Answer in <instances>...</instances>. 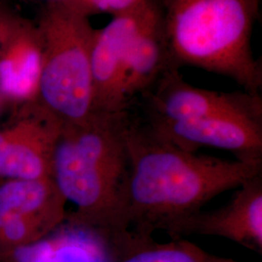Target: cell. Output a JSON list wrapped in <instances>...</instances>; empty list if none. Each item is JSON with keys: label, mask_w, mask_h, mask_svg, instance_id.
Segmentation results:
<instances>
[{"label": "cell", "mask_w": 262, "mask_h": 262, "mask_svg": "<svg viewBox=\"0 0 262 262\" xmlns=\"http://www.w3.org/2000/svg\"><path fill=\"white\" fill-rule=\"evenodd\" d=\"M175 68L170 55L161 11L157 0L141 7L126 58L124 94L132 107L169 69ZM178 69V68H177Z\"/></svg>", "instance_id": "obj_11"}, {"label": "cell", "mask_w": 262, "mask_h": 262, "mask_svg": "<svg viewBox=\"0 0 262 262\" xmlns=\"http://www.w3.org/2000/svg\"><path fill=\"white\" fill-rule=\"evenodd\" d=\"M42 56L37 24L0 4V94L12 100H33Z\"/></svg>", "instance_id": "obj_7"}, {"label": "cell", "mask_w": 262, "mask_h": 262, "mask_svg": "<svg viewBox=\"0 0 262 262\" xmlns=\"http://www.w3.org/2000/svg\"><path fill=\"white\" fill-rule=\"evenodd\" d=\"M147 0H90L88 13L91 17L96 14H110L113 17L131 13L137 9Z\"/></svg>", "instance_id": "obj_14"}, {"label": "cell", "mask_w": 262, "mask_h": 262, "mask_svg": "<svg viewBox=\"0 0 262 262\" xmlns=\"http://www.w3.org/2000/svg\"><path fill=\"white\" fill-rule=\"evenodd\" d=\"M19 262H86L79 249H63L54 253L47 243H36L21 247L16 253Z\"/></svg>", "instance_id": "obj_13"}, {"label": "cell", "mask_w": 262, "mask_h": 262, "mask_svg": "<svg viewBox=\"0 0 262 262\" xmlns=\"http://www.w3.org/2000/svg\"><path fill=\"white\" fill-rule=\"evenodd\" d=\"M36 114L29 131L31 114L15 129L0 131V177L10 180L51 178V161L62 126L46 113L28 104Z\"/></svg>", "instance_id": "obj_10"}, {"label": "cell", "mask_w": 262, "mask_h": 262, "mask_svg": "<svg viewBox=\"0 0 262 262\" xmlns=\"http://www.w3.org/2000/svg\"><path fill=\"white\" fill-rule=\"evenodd\" d=\"M131 108L94 113L85 122L63 126L52 155L51 179L73 220L106 242L125 232L122 226L129 159L126 132Z\"/></svg>", "instance_id": "obj_2"}, {"label": "cell", "mask_w": 262, "mask_h": 262, "mask_svg": "<svg viewBox=\"0 0 262 262\" xmlns=\"http://www.w3.org/2000/svg\"><path fill=\"white\" fill-rule=\"evenodd\" d=\"M141 99L146 118L162 121L197 120L224 114L262 115L260 94L222 93L187 83L180 69L166 71Z\"/></svg>", "instance_id": "obj_6"}, {"label": "cell", "mask_w": 262, "mask_h": 262, "mask_svg": "<svg viewBox=\"0 0 262 262\" xmlns=\"http://www.w3.org/2000/svg\"><path fill=\"white\" fill-rule=\"evenodd\" d=\"M239 187L225 205L188 216L175 225L168 234L172 238L191 234L217 236L261 253V174Z\"/></svg>", "instance_id": "obj_8"}, {"label": "cell", "mask_w": 262, "mask_h": 262, "mask_svg": "<svg viewBox=\"0 0 262 262\" xmlns=\"http://www.w3.org/2000/svg\"><path fill=\"white\" fill-rule=\"evenodd\" d=\"M141 7L115 16L107 26L96 29L92 50L94 114L131 108L124 94L126 58Z\"/></svg>", "instance_id": "obj_9"}, {"label": "cell", "mask_w": 262, "mask_h": 262, "mask_svg": "<svg viewBox=\"0 0 262 262\" xmlns=\"http://www.w3.org/2000/svg\"><path fill=\"white\" fill-rule=\"evenodd\" d=\"M149 130L182 150L196 152L212 147L232 152L236 159L262 162V115L224 114L187 121L142 118Z\"/></svg>", "instance_id": "obj_5"}, {"label": "cell", "mask_w": 262, "mask_h": 262, "mask_svg": "<svg viewBox=\"0 0 262 262\" xmlns=\"http://www.w3.org/2000/svg\"><path fill=\"white\" fill-rule=\"evenodd\" d=\"M175 68L193 66L260 94L261 62L252 48L260 0H157Z\"/></svg>", "instance_id": "obj_3"}, {"label": "cell", "mask_w": 262, "mask_h": 262, "mask_svg": "<svg viewBox=\"0 0 262 262\" xmlns=\"http://www.w3.org/2000/svg\"><path fill=\"white\" fill-rule=\"evenodd\" d=\"M64 1L66 4H68L69 6L73 7L74 9L78 10L80 12H82L84 15L89 16L88 13V7H89V1L90 0H62Z\"/></svg>", "instance_id": "obj_15"}, {"label": "cell", "mask_w": 262, "mask_h": 262, "mask_svg": "<svg viewBox=\"0 0 262 262\" xmlns=\"http://www.w3.org/2000/svg\"><path fill=\"white\" fill-rule=\"evenodd\" d=\"M208 262H238L232 260V259H229V258H224V257H217V256H214V255H211L210 258H209V261Z\"/></svg>", "instance_id": "obj_16"}, {"label": "cell", "mask_w": 262, "mask_h": 262, "mask_svg": "<svg viewBox=\"0 0 262 262\" xmlns=\"http://www.w3.org/2000/svg\"><path fill=\"white\" fill-rule=\"evenodd\" d=\"M126 143L129 174L122 226L140 236L168 233L214 197L261 174L262 162L182 150L152 134L133 112Z\"/></svg>", "instance_id": "obj_1"}, {"label": "cell", "mask_w": 262, "mask_h": 262, "mask_svg": "<svg viewBox=\"0 0 262 262\" xmlns=\"http://www.w3.org/2000/svg\"><path fill=\"white\" fill-rule=\"evenodd\" d=\"M114 262H208L211 254L182 238L168 243H157L151 236L130 231L109 242Z\"/></svg>", "instance_id": "obj_12"}, {"label": "cell", "mask_w": 262, "mask_h": 262, "mask_svg": "<svg viewBox=\"0 0 262 262\" xmlns=\"http://www.w3.org/2000/svg\"><path fill=\"white\" fill-rule=\"evenodd\" d=\"M37 24L43 41L36 94L28 103L62 127L94 114L92 50L96 29L90 17L62 0H48Z\"/></svg>", "instance_id": "obj_4"}]
</instances>
